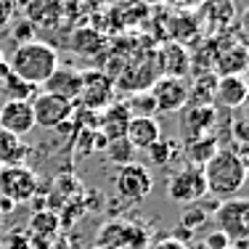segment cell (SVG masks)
<instances>
[{
    "label": "cell",
    "instance_id": "1",
    "mask_svg": "<svg viewBox=\"0 0 249 249\" xmlns=\"http://www.w3.org/2000/svg\"><path fill=\"white\" fill-rule=\"evenodd\" d=\"M207 194L215 199H233L244 191L247 183V159L233 149H217L201 167Z\"/></svg>",
    "mask_w": 249,
    "mask_h": 249
},
{
    "label": "cell",
    "instance_id": "29",
    "mask_svg": "<svg viewBox=\"0 0 249 249\" xmlns=\"http://www.w3.org/2000/svg\"><path fill=\"white\" fill-rule=\"evenodd\" d=\"M201 241H204L207 249H228L231 247V239L223 231H212V233H207V239H201Z\"/></svg>",
    "mask_w": 249,
    "mask_h": 249
},
{
    "label": "cell",
    "instance_id": "7",
    "mask_svg": "<svg viewBox=\"0 0 249 249\" xmlns=\"http://www.w3.org/2000/svg\"><path fill=\"white\" fill-rule=\"evenodd\" d=\"M32 106V117H35V124L45 130H56L61 127L64 122L72 120V111H74V104L61 96H53V93H45V90H37V96L29 101Z\"/></svg>",
    "mask_w": 249,
    "mask_h": 249
},
{
    "label": "cell",
    "instance_id": "24",
    "mask_svg": "<svg viewBox=\"0 0 249 249\" xmlns=\"http://www.w3.org/2000/svg\"><path fill=\"white\" fill-rule=\"evenodd\" d=\"M0 90H5V96H11L8 101H32L35 96H37L40 88L29 85V82L19 80L16 74H3V85H0Z\"/></svg>",
    "mask_w": 249,
    "mask_h": 249
},
{
    "label": "cell",
    "instance_id": "6",
    "mask_svg": "<svg viewBox=\"0 0 249 249\" xmlns=\"http://www.w3.org/2000/svg\"><path fill=\"white\" fill-rule=\"evenodd\" d=\"M167 196L175 204H196L199 199L207 196V183H204V173L201 167L186 164L178 173L170 175L167 180Z\"/></svg>",
    "mask_w": 249,
    "mask_h": 249
},
{
    "label": "cell",
    "instance_id": "10",
    "mask_svg": "<svg viewBox=\"0 0 249 249\" xmlns=\"http://www.w3.org/2000/svg\"><path fill=\"white\" fill-rule=\"evenodd\" d=\"M249 64V53L247 45L241 40H231V37H220L215 43V56H212V72L217 77L225 74H244Z\"/></svg>",
    "mask_w": 249,
    "mask_h": 249
},
{
    "label": "cell",
    "instance_id": "13",
    "mask_svg": "<svg viewBox=\"0 0 249 249\" xmlns=\"http://www.w3.org/2000/svg\"><path fill=\"white\" fill-rule=\"evenodd\" d=\"M35 127V117H32V106L29 101H5L0 106V130L14 138L27 135Z\"/></svg>",
    "mask_w": 249,
    "mask_h": 249
},
{
    "label": "cell",
    "instance_id": "17",
    "mask_svg": "<svg viewBox=\"0 0 249 249\" xmlns=\"http://www.w3.org/2000/svg\"><path fill=\"white\" fill-rule=\"evenodd\" d=\"M80 88H82V72L58 67L56 72L45 80L43 90L53 93V96H61V98H67V101H72V104H74V98L80 96Z\"/></svg>",
    "mask_w": 249,
    "mask_h": 249
},
{
    "label": "cell",
    "instance_id": "4",
    "mask_svg": "<svg viewBox=\"0 0 249 249\" xmlns=\"http://www.w3.org/2000/svg\"><path fill=\"white\" fill-rule=\"evenodd\" d=\"M151 188H154L151 170L143 167V164H138V162L122 164L114 175V191L120 194L124 201H130V204L143 201L151 194Z\"/></svg>",
    "mask_w": 249,
    "mask_h": 249
},
{
    "label": "cell",
    "instance_id": "32",
    "mask_svg": "<svg viewBox=\"0 0 249 249\" xmlns=\"http://www.w3.org/2000/svg\"><path fill=\"white\" fill-rule=\"evenodd\" d=\"M170 3L173 5H178V8L180 11H196V8H201V3H204V0H170Z\"/></svg>",
    "mask_w": 249,
    "mask_h": 249
},
{
    "label": "cell",
    "instance_id": "2",
    "mask_svg": "<svg viewBox=\"0 0 249 249\" xmlns=\"http://www.w3.org/2000/svg\"><path fill=\"white\" fill-rule=\"evenodd\" d=\"M5 64H8V72L16 74L19 80H24L35 88H43L45 80L58 69V53L48 43L27 40V43L16 45V51L11 53V58Z\"/></svg>",
    "mask_w": 249,
    "mask_h": 249
},
{
    "label": "cell",
    "instance_id": "36",
    "mask_svg": "<svg viewBox=\"0 0 249 249\" xmlns=\"http://www.w3.org/2000/svg\"><path fill=\"white\" fill-rule=\"evenodd\" d=\"M0 85H3V77H0Z\"/></svg>",
    "mask_w": 249,
    "mask_h": 249
},
{
    "label": "cell",
    "instance_id": "28",
    "mask_svg": "<svg viewBox=\"0 0 249 249\" xmlns=\"http://www.w3.org/2000/svg\"><path fill=\"white\" fill-rule=\"evenodd\" d=\"M204 223H207V212L201 210L199 204H186V210H183V215H180V225H183V228H188V231L196 233Z\"/></svg>",
    "mask_w": 249,
    "mask_h": 249
},
{
    "label": "cell",
    "instance_id": "8",
    "mask_svg": "<svg viewBox=\"0 0 249 249\" xmlns=\"http://www.w3.org/2000/svg\"><path fill=\"white\" fill-rule=\"evenodd\" d=\"M154 101V111L178 114L183 106H188V80L180 77H157V82L149 88Z\"/></svg>",
    "mask_w": 249,
    "mask_h": 249
},
{
    "label": "cell",
    "instance_id": "27",
    "mask_svg": "<svg viewBox=\"0 0 249 249\" xmlns=\"http://www.w3.org/2000/svg\"><path fill=\"white\" fill-rule=\"evenodd\" d=\"M32 231H35V236H40V239H51V236H56V231H58V217L53 215V212L35 215L32 217Z\"/></svg>",
    "mask_w": 249,
    "mask_h": 249
},
{
    "label": "cell",
    "instance_id": "21",
    "mask_svg": "<svg viewBox=\"0 0 249 249\" xmlns=\"http://www.w3.org/2000/svg\"><path fill=\"white\" fill-rule=\"evenodd\" d=\"M199 19L191 14V11H183V14H178L173 21H170V37H173V43H180V45H186V43H191L194 37L199 35Z\"/></svg>",
    "mask_w": 249,
    "mask_h": 249
},
{
    "label": "cell",
    "instance_id": "14",
    "mask_svg": "<svg viewBox=\"0 0 249 249\" xmlns=\"http://www.w3.org/2000/svg\"><path fill=\"white\" fill-rule=\"evenodd\" d=\"M124 138L130 141L135 151H146L154 141L162 138V127L154 120V114H133L127 122V130H124Z\"/></svg>",
    "mask_w": 249,
    "mask_h": 249
},
{
    "label": "cell",
    "instance_id": "22",
    "mask_svg": "<svg viewBox=\"0 0 249 249\" xmlns=\"http://www.w3.org/2000/svg\"><path fill=\"white\" fill-rule=\"evenodd\" d=\"M217 149H220V143H217L215 135H204V138H199V141H194V143L183 146V157H186L188 164H194V167H204V162Z\"/></svg>",
    "mask_w": 249,
    "mask_h": 249
},
{
    "label": "cell",
    "instance_id": "15",
    "mask_svg": "<svg viewBox=\"0 0 249 249\" xmlns=\"http://www.w3.org/2000/svg\"><path fill=\"white\" fill-rule=\"evenodd\" d=\"M157 64H159V77H180V80H186L188 72H191V53L180 43H167L157 53Z\"/></svg>",
    "mask_w": 249,
    "mask_h": 249
},
{
    "label": "cell",
    "instance_id": "37",
    "mask_svg": "<svg viewBox=\"0 0 249 249\" xmlns=\"http://www.w3.org/2000/svg\"><path fill=\"white\" fill-rule=\"evenodd\" d=\"M228 249H236V247H228Z\"/></svg>",
    "mask_w": 249,
    "mask_h": 249
},
{
    "label": "cell",
    "instance_id": "19",
    "mask_svg": "<svg viewBox=\"0 0 249 249\" xmlns=\"http://www.w3.org/2000/svg\"><path fill=\"white\" fill-rule=\"evenodd\" d=\"M130 109L122 104L117 106H106V111L101 114L98 120V133L106 135V138H124V130H127V122H130Z\"/></svg>",
    "mask_w": 249,
    "mask_h": 249
},
{
    "label": "cell",
    "instance_id": "31",
    "mask_svg": "<svg viewBox=\"0 0 249 249\" xmlns=\"http://www.w3.org/2000/svg\"><path fill=\"white\" fill-rule=\"evenodd\" d=\"M173 239H178V241H183V244H191L194 239H196V233H194V231H188V228H183V225H178V228L173 231Z\"/></svg>",
    "mask_w": 249,
    "mask_h": 249
},
{
    "label": "cell",
    "instance_id": "33",
    "mask_svg": "<svg viewBox=\"0 0 249 249\" xmlns=\"http://www.w3.org/2000/svg\"><path fill=\"white\" fill-rule=\"evenodd\" d=\"M186 249H207V247H204V241H201V239H194Z\"/></svg>",
    "mask_w": 249,
    "mask_h": 249
},
{
    "label": "cell",
    "instance_id": "23",
    "mask_svg": "<svg viewBox=\"0 0 249 249\" xmlns=\"http://www.w3.org/2000/svg\"><path fill=\"white\" fill-rule=\"evenodd\" d=\"M178 151H180V143L173 141V138H159V141H154L149 149H146L149 162L154 164V167H167V164L178 157Z\"/></svg>",
    "mask_w": 249,
    "mask_h": 249
},
{
    "label": "cell",
    "instance_id": "35",
    "mask_svg": "<svg viewBox=\"0 0 249 249\" xmlns=\"http://www.w3.org/2000/svg\"><path fill=\"white\" fill-rule=\"evenodd\" d=\"M96 249H111V247H96Z\"/></svg>",
    "mask_w": 249,
    "mask_h": 249
},
{
    "label": "cell",
    "instance_id": "16",
    "mask_svg": "<svg viewBox=\"0 0 249 249\" xmlns=\"http://www.w3.org/2000/svg\"><path fill=\"white\" fill-rule=\"evenodd\" d=\"M249 96V85L244 74H225L217 77V88H215V101L225 109H241L247 104Z\"/></svg>",
    "mask_w": 249,
    "mask_h": 249
},
{
    "label": "cell",
    "instance_id": "26",
    "mask_svg": "<svg viewBox=\"0 0 249 249\" xmlns=\"http://www.w3.org/2000/svg\"><path fill=\"white\" fill-rule=\"evenodd\" d=\"M106 157H109V162H114V164H130L133 162V157H135V149L130 146V141L127 138H111L109 143H106Z\"/></svg>",
    "mask_w": 249,
    "mask_h": 249
},
{
    "label": "cell",
    "instance_id": "34",
    "mask_svg": "<svg viewBox=\"0 0 249 249\" xmlns=\"http://www.w3.org/2000/svg\"><path fill=\"white\" fill-rule=\"evenodd\" d=\"M51 249H69L67 241H58V244H51Z\"/></svg>",
    "mask_w": 249,
    "mask_h": 249
},
{
    "label": "cell",
    "instance_id": "11",
    "mask_svg": "<svg viewBox=\"0 0 249 249\" xmlns=\"http://www.w3.org/2000/svg\"><path fill=\"white\" fill-rule=\"evenodd\" d=\"M77 98H80V104L88 111L106 109L114 101V82L104 72H82V88Z\"/></svg>",
    "mask_w": 249,
    "mask_h": 249
},
{
    "label": "cell",
    "instance_id": "25",
    "mask_svg": "<svg viewBox=\"0 0 249 249\" xmlns=\"http://www.w3.org/2000/svg\"><path fill=\"white\" fill-rule=\"evenodd\" d=\"M104 45V37L96 32V29H77L72 35V48L80 53V56H96Z\"/></svg>",
    "mask_w": 249,
    "mask_h": 249
},
{
    "label": "cell",
    "instance_id": "20",
    "mask_svg": "<svg viewBox=\"0 0 249 249\" xmlns=\"http://www.w3.org/2000/svg\"><path fill=\"white\" fill-rule=\"evenodd\" d=\"M215 88H217L215 72H196V77L188 82V104L191 106H212L215 104Z\"/></svg>",
    "mask_w": 249,
    "mask_h": 249
},
{
    "label": "cell",
    "instance_id": "12",
    "mask_svg": "<svg viewBox=\"0 0 249 249\" xmlns=\"http://www.w3.org/2000/svg\"><path fill=\"white\" fill-rule=\"evenodd\" d=\"M157 77H159L157 53H149V56H146V64H143V58L130 64V67L124 69V74L114 82V88L127 90V93H141L143 88H151L154 82H157Z\"/></svg>",
    "mask_w": 249,
    "mask_h": 249
},
{
    "label": "cell",
    "instance_id": "9",
    "mask_svg": "<svg viewBox=\"0 0 249 249\" xmlns=\"http://www.w3.org/2000/svg\"><path fill=\"white\" fill-rule=\"evenodd\" d=\"M180 141L183 146L194 143V141L204 138V135H212L217 124V109L215 106H183L180 111Z\"/></svg>",
    "mask_w": 249,
    "mask_h": 249
},
{
    "label": "cell",
    "instance_id": "3",
    "mask_svg": "<svg viewBox=\"0 0 249 249\" xmlns=\"http://www.w3.org/2000/svg\"><path fill=\"white\" fill-rule=\"evenodd\" d=\"M0 196L14 204L32 201L37 196V175L24 164H5L0 170Z\"/></svg>",
    "mask_w": 249,
    "mask_h": 249
},
{
    "label": "cell",
    "instance_id": "5",
    "mask_svg": "<svg viewBox=\"0 0 249 249\" xmlns=\"http://www.w3.org/2000/svg\"><path fill=\"white\" fill-rule=\"evenodd\" d=\"M217 223V231H223L225 236L233 241H244L249 236V201L241 196L225 199L217 204V210L212 212Z\"/></svg>",
    "mask_w": 249,
    "mask_h": 249
},
{
    "label": "cell",
    "instance_id": "18",
    "mask_svg": "<svg viewBox=\"0 0 249 249\" xmlns=\"http://www.w3.org/2000/svg\"><path fill=\"white\" fill-rule=\"evenodd\" d=\"M201 16H204V24L210 32L228 29L236 19V0H204Z\"/></svg>",
    "mask_w": 249,
    "mask_h": 249
},
{
    "label": "cell",
    "instance_id": "30",
    "mask_svg": "<svg viewBox=\"0 0 249 249\" xmlns=\"http://www.w3.org/2000/svg\"><path fill=\"white\" fill-rule=\"evenodd\" d=\"M188 244H183V241H178L173 239V236H162V239H157V241H151V249H186Z\"/></svg>",
    "mask_w": 249,
    "mask_h": 249
}]
</instances>
